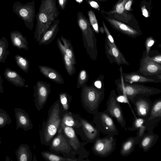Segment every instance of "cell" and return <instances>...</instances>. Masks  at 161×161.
Instances as JSON below:
<instances>
[{"mask_svg":"<svg viewBox=\"0 0 161 161\" xmlns=\"http://www.w3.org/2000/svg\"><path fill=\"white\" fill-rule=\"evenodd\" d=\"M60 12L56 0H41L36 15L34 37L39 42L45 32L57 19Z\"/></svg>","mask_w":161,"mask_h":161,"instance_id":"1","label":"cell"},{"mask_svg":"<svg viewBox=\"0 0 161 161\" xmlns=\"http://www.w3.org/2000/svg\"><path fill=\"white\" fill-rule=\"evenodd\" d=\"M62 108L59 99L56 100L50 106L48 111V116L45 122L42 123L40 131L41 143L49 146L51 141L56 136L61 126Z\"/></svg>","mask_w":161,"mask_h":161,"instance_id":"2","label":"cell"},{"mask_svg":"<svg viewBox=\"0 0 161 161\" xmlns=\"http://www.w3.org/2000/svg\"><path fill=\"white\" fill-rule=\"evenodd\" d=\"M119 70L120 77L115 81L116 89L119 95L126 96L129 101L138 95L148 97L161 92V90L159 89L146 86L141 84H129L124 82L122 74V68L121 66H120Z\"/></svg>","mask_w":161,"mask_h":161,"instance_id":"3","label":"cell"},{"mask_svg":"<svg viewBox=\"0 0 161 161\" xmlns=\"http://www.w3.org/2000/svg\"><path fill=\"white\" fill-rule=\"evenodd\" d=\"M77 15V23L82 32L84 47L90 59L95 61L97 58L98 51L94 31L82 12L79 11Z\"/></svg>","mask_w":161,"mask_h":161,"instance_id":"4","label":"cell"},{"mask_svg":"<svg viewBox=\"0 0 161 161\" xmlns=\"http://www.w3.org/2000/svg\"><path fill=\"white\" fill-rule=\"evenodd\" d=\"M81 87L80 97L82 107L88 113L94 115L98 112L100 105L104 97V92L86 84Z\"/></svg>","mask_w":161,"mask_h":161,"instance_id":"5","label":"cell"},{"mask_svg":"<svg viewBox=\"0 0 161 161\" xmlns=\"http://www.w3.org/2000/svg\"><path fill=\"white\" fill-rule=\"evenodd\" d=\"M13 11L24 21L26 27L32 30L36 16L35 2L23 4L19 1L14 2L13 5Z\"/></svg>","mask_w":161,"mask_h":161,"instance_id":"6","label":"cell"},{"mask_svg":"<svg viewBox=\"0 0 161 161\" xmlns=\"http://www.w3.org/2000/svg\"><path fill=\"white\" fill-rule=\"evenodd\" d=\"M50 152L62 154L64 156L77 158L70 146L68 139L63 134L61 126L49 146Z\"/></svg>","mask_w":161,"mask_h":161,"instance_id":"7","label":"cell"},{"mask_svg":"<svg viewBox=\"0 0 161 161\" xmlns=\"http://www.w3.org/2000/svg\"><path fill=\"white\" fill-rule=\"evenodd\" d=\"M61 128L63 134L68 139L75 155H78V157L80 158H87L89 156V153L85 148V146L88 143L87 142H81L80 141L73 128L65 125L62 123Z\"/></svg>","mask_w":161,"mask_h":161,"instance_id":"8","label":"cell"},{"mask_svg":"<svg viewBox=\"0 0 161 161\" xmlns=\"http://www.w3.org/2000/svg\"><path fill=\"white\" fill-rule=\"evenodd\" d=\"M93 122L102 133L108 136H118V130L113 120L105 110L93 115Z\"/></svg>","mask_w":161,"mask_h":161,"instance_id":"9","label":"cell"},{"mask_svg":"<svg viewBox=\"0 0 161 161\" xmlns=\"http://www.w3.org/2000/svg\"><path fill=\"white\" fill-rule=\"evenodd\" d=\"M92 150L95 155L102 157H108L115 149L116 141L114 136L97 138L93 143Z\"/></svg>","mask_w":161,"mask_h":161,"instance_id":"10","label":"cell"},{"mask_svg":"<svg viewBox=\"0 0 161 161\" xmlns=\"http://www.w3.org/2000/svg\"><path fill=\"white\" fill-rule=\"evenodd\" d=\"M116 96L115 91L112 90L107 101V108L105 111L112 118L116 119L121 127L124 128L126 121L120 103L116 100Z\"/></svg>","mask_w":161,"mask_h":161,"instance_id":"11","label":"cell"},{"mask_svg":"<svg viewBox=\"0 0 161 161\" xmlns=\"http://www.w3.org/2000/svg\"><path fill=\"white\" fill-rule=\"evenodd\" d=\"M51 85L42 80L37 81L34 86V101L37 110L40 111L46 103L51 92Z\"/></svg>","mask_w":161,"mask_h":161,"instance_id":"12","label":"cell"},{"mask_svg":"<svg viewBox=\"0 0 161 161\" xmlns=\"http://www.w3.org/2000/svg\"><path fill=\"white\" fill-rule=\"evenodd\" d=\"M140 67L136 72L146 76H152L161 74V64L153 61L146 54L143 53L140 60Z\"/></svg>","mask_w":161,"mask_h":161,"instance_id":"13","label":"cell"},{"mask_svg":"<svg viewBox=\"0 0 161 161\" xmlns=\"http://www.w3.org/2000/svg\"><path fill=\"white\" fill-rule=\"evenodd\" d=\"M80 120L81 124V126L80 127L81 129H77V130L80 131L76 130L78 131V134L80 135L82 140L88 143H93L99 137V130L88 120L81 117Z\"/></svg>","mask_w":161,"mask_h":161,"instance_id":"14","label":"cell"},{"mask_svg":"<svg viewBox=\"0 0 161 161\" xmlns=\"http://www.w3.org/2000/svg\"><path fill=\"white\" fill-rule=\"evenodd\" d=\"M129 101L134 105V109L138 117L146 120L148 116L152 104L148 97L138 95Z\"/></svg>","mask_w":161,"mask_h":161,"instance_id":"15","label":"cell"},{"mask_svg":"<svg viewBox=\"0 0 161 161\" xmlns=\"http://www.w3.org/2000/svg\"><path fill=\"white\" fill-rule=\"evenodd\" d=\"M124 82L129 84L144 83H160L161 74L152 76H146L134 71L130 73L122 72Z\"/></svg>","mask_w":161,"mask_h":161,"instance_id":"16","label":"cell"},{"mask_svg":"<svg viewBox=\"0 0 161 161\" xmlns=\"http://www.w3.org/2000/svg\"><path fill=\"white\" fill-rule=\"evenodd\" d=\"M105 49L106 57L111 64L115 63L119 66L129 65L116 45L112 44L107 37L105 39Z\"/></svg>","mask_w":161,"mask_h":161,"instance_id":"17","label":"cell"},{"mask_svg":"<svg viewBox=\"0 0 161 161\" xmlns=\"http://www.w3.org/2000/svg\"><path fill=\"white\" fill-rule=\"evenodd\" d=\"M161 120V99L155 100L152 103L148 116L143 124L149 129H153Z\"/></svg>","mask_w":161,"mask_h":161,"instance_id":"18","label":"cell"},{"mask_svg":"<svg viewBox=\"0 0 161 161\" xmlns=\"http://www.w3.org/2000/svg\"><path fill=\"white\" fill-rule=\"evenodd\" d=\"M16 120V129L21 128L27 131L33 128V125L27 113L20 108L14 109Z\"/></svg>","mask_w":161,"mask_h":161,"instance_id":"19","label":"cell"},{"mask_svg":"<svg viewBox=\"0 0 161 161\" xmlns=\"http://www.w3.org/2000/svg\"><path fill=\"white\" fill-rule=\"evenodd\" d=\"M105 19L113 28L129 37L136 38L142 34L131 27L114 19L107 17Z\"/></svg>","mask_w":161,"mask_h":161,"instance_id":"20","label":"cell"},{"mask_svg":"<svg viewBox=\"0 0 161 161\" xmlns=\"http://www.w3.org/2000/svg\"><path fill=\"white\" fill-rule=\"evenodd\" d=\"M153 130L152 129L148 130V132L144 134L138 144L139 147L144 152L148 151L151 148L158 139V136L154 133Z\"/></svg>","mask_w":161,"mask_h":161,"instance_id":"21","label":"cell"},{"mask_svg":"<svg viewBox=\"0 0 161 161\" xmlns=\"http://www.w3.org/2000/svg\"><path fill=\"white\" fill-rule=\"evenodd\" d=\"M3 75L8 81L17 87H28L25 85V80L16 71L6 68Z\"/></svg>","mask_w":161,"mask_h":161,"instance_id":"22","label":"cell"},{"mask_svg":"<svg viewBox=\"0 0 161 161\" xmlns=\"http://www.w3.org/2000/svg\"><path fill=\"white\" fill-rule=\"evenodd\" d=\"M60 20L57 19L51 27L45 32L39 42V45H47L54 40L59 31Z\"/></svg>","mask_w":161,"mask_h":161,"instance_id":"23","label":"cell"},{"mask_svg":"<svg viewBox=\"0 0 161 161\" xmlns=\"http://www.w3.org/2000/svg\"><path fill=\"white\" fill-rule=\"evenodd\" d=\"M41 73L45 77L55 82L63 84L64 83V79L60 74L55 69L44 65L38 66Z\"/></svg>","mask_w":161,"mask_h":161,"instance_id":"24","label":"cell"},{"mask_svg":"<svg viewBox=\"0 0 161 161\" xmlns=\"http://www.w3.org/2000/svg\"><path fill=\"white\" fill-rule=\"evenodd\" d=\"M80 117L69 111L64 112L62 116V123L74 129L78 128L81 125Z\"/></svg>","mask_w":161,"mask_h":161,"instance_id":"25","label":"cell"},{"mask_svg":"<svg viewBox=\"0 0 161 161\" xmlns=\"http://www.w3.org/2000/svg\"><path fill=\"white\" fill-rule=\"evenodd\" d=\"M10 38L12 45L19 49L28 50V42L25 37L19 31H12Z\"/></svg>","mask_w":161,"mask_h":161,"instance_id":"26","label":"cell"},{"mask_svg":"<svg viewBox=\"0 0 161 161\" xmlns=\"http://www.w3.org/2000/svg\"><path fill=\"white\" fill-rule=\"evenodd\" d=\"M57 42L61 53L66 70L70 76H72L76 72L75 67L66 54L64 46L59 38L57 39Z\"/></svg>","mask_w":161,"mask_h":161,"instance_id":"27","label":"cell"},{"mask_svg":"<svg viewBox=\"0 0 161 161\" xmlns=\"http://www.w3.org/2000/svg\"><path fill=\"white\" fill-rule=\"evenodd\" d=\"M136 136L128 138L122 143L120 151V154L123 157L130 154L134 150L135 146L139 143Z\"/></svg>","mask_w":161,"mask_h":161,"instance_id":"28","label":"cell"},{"mask_svg":"<svg viewBox=\"0 0 161 161\" xmlns=\"http://www.w3.org/2000/svg\"><path fill=\"white\" fill-rule=\"evenodd\" d=\"M41 154L44 159L48 161H89L90 160L84 159L79 158H72L61 156L58 154L47 151H43Z\"/></svg>","mask_w":161,"mask_h":161,"instance_id":"29","label":"cell"},{"mask_svg":"<svg viewBox=\"0 0 161 161\" xmlns=\"http://www.w3.org/2000/svg\"><path fill=\"white\" fill-rule=\"evenodd\" d=\"M17 161H31L32 153L29 146L26 144H21L15 151Z\"/></svg>","mask_w":161,"mask_h":161,"instance_id":"30","label":"cell"},{"mask_svg":"<svg viewBox=\"0 0 161 161\" xmlns=\"http://www.w3.org/2000/svg\"><path fill=\"white\" fill-rule=\"evenodd\" d=\"M60 38L64 43L66 54L69 58L73 64H76V58L71 43L68 39L62 36H60Z\"/></svg>","mask_w":161,"mask_h":161,"instance_id":"31","label":"cell"},{"mask_svg":"<svg viewBox=\"0 0 161 161\" xmlns=\"http://www.w3.org/2000/svg\"><path fill=\"white\" fill-rule=\"evenodd\" d=\"M8 43L7 38L3 36L0 39V62L5 63V60L9 55Z\"/></svg>","mask_w":161,"mask_h":161,"instance_id":"32","label":"cell"},{"mask_svg":"<svg viewBox=\"0 0 161 161\" xmlns=\"http://www.w3.org/2000/svg\"><path fill=\"white\" fill-rule=\"evenodd\" d=\"M72 96L66 92H61L59 94V100L64 111H69Z\"/></svg>","mask_w":161,"mask_h":161,"instance_id":"33","label":"cell"},{"mask_svg":"<svg viewBox=\"0 0 161 161\" xmlns=\"http://www.w3.org/2000/svg\"><path fill=\"white\" fill-rule=\"evenodd\" d=\"M14 58L17 65L25 72L27 73L29 68V62L25 57L16 55Z\"/></svg>","mask_w":161,"mask_h":161,"instance_id":"34","label":"cell"},{"mask_svg":"<svg viewBox=\"0 0 161 161\" xmlns=\"http://www.w3.org/2000/svg\"><path fill=\"white\" fill-rule=\"evenodd\" d=\"M127 0H119L114 5L113 9L108 12V14L114 13H118L123 14L125 10V5Z\"/></svg>","mask_w":161,"mask_h":161,"instance_id":"35","label":"cell"},{"mask_svg":"<svg viewBox=\"0 0 161 161\" xmlns=\"http://www.w3.org/2000/svg\"><path fill=\"white\" fill-rule=\"evenodd\" d=\"M89 76L86 71L85 69H81L79 73L77 83V88L81 87L84 84H86L88 80Z\"/></svg>","mask_w":161,"mask_h":161,"instance_id":"36","label":"cell"},{"mask_svg":"<svg viewBox=\"0 0 161 161\" xmlns=\"http://www.w3.org/2000/svg\"><path fill=\"white\" fill-rule=\"evenodd\" d=\"M11 123V118L7 112L0 108V128H3Z\"/></svg>","mask_w":161,"mask_h":161,"instance_id":"37","label":"cell"},{"mask_svg":"<svg viewBox=\"0 0 161 161\" xmlns=\"http://www.w3.org/2000/svg\"><path fill=\"white\" fill-rule=\"evenodd\" d=\"M87 14L89 23L92 28L96 33L98 34L99 31L98 22L94 11L92 10H88Z\"/></svg>","mask_w":161,"mask_h":161,"instance_id":"38","label":"cell"},{"mask_svg":"<svg viewBox=\"0 0 161 161\" xmlns=\"http://www.w3.org/2000/svg\"><path fill=\"white\" fill-rule=\"evenodd\" d=\"M145 121V119L143 118L137 117L135 118L130 127L124 128L127 130H138L140 127L143 125Z\"/></svg>","mask_w":161,"mask_h":161,"instance_id":"39","label":"cell"},{"mask_svg":"<svg viewBox=\"0 0 161 161\" xmlns=\"http://www.w3.org/2000/svg\"><path fill=\"white\" fill-rule=\"evenodd\" d=\"M104 78L103 75H100L99 77L93 81L92 85L97 89L104 92Z\"/></svg>","mask_w":161,"mask_h":161,"instance_id":"40","label":"cell"},{"mask_svg":"<svg viewBox=\"0 0 161 161\" xmlns=\"http://www.w3.org/2000/svg\"><path fill=\"white\" fill-rule=\"evenodd\" d=\"M155 42V40L152 36H149L146 38L145 43L146 49L145 51L146 54L148 55L151 47Z\"/></svg>","mask_w":161,"mask_h":161,"instance_id":"41","label":"cell"},{"mask_svg":"<svg viewBox=\"0 0 161 161\" xmlns=\"http://www.w3.org/2000/svg\"><path fill=\"white\" fill-rule=\"evenodd\" d=\"M151 129H153L152 128L149 129L147 127L143 124L137 130V132L136 133V136L139 141L140 139L145 133V131L146 130H148Z\"/></svg>","mask_w":161,"mask_h":161,"instance_id":"42","label":"cell"},{"mask_svg":"<svg viewBox=\"0 0 161 161\" xmlns=\"http://www.w3.org/2000/svg\"><path fill=\"white\" fill-rule=\"evenodd\" d=\"M102 22L103 27L104 29L105 32L106 33V34L107 38L112 44L114 46H116V45L114 42V38L110 33L108 29L107 28L105 23L103 21H102Z\"/></svg>","mask_w":161,"mask_h":161,"instance_id":"43","label":"cell"},{"mask_svg":"<svg viewBox=\"0 0 161 161\" xmlns=\"http://www.w3.org/2000/svg\"><path fill=\"white\" fill-rule=\"evenodd\" d=\"M116 99L117 101L119 103H127L130 105L128 99L124 95H119L118 96H117Z\"/></svg>","mask_w":161,"mask_h":161,"instance_id":"44","label":"cell"},{"mask_svg":"<svg viewBox=\"0 0 161 161\" xmlns=\"http://www.w3.org/2000/svg\"><path fill=\"white\" fill-rule=\"evenodd\" d=\"M149 57L154 62L161 64V54L159 52L156 54Z\"/></svg>","mask_w":161,"mask_h":161,"instance_id":"45","label":"cell"},{"mask_svg":"<svg viewBox=\"0 0 161 161\" xmlns=\"http://www.w3.org/2000/svg\"><path fill=\"white\" fill-rule=\"evenodd\" d=\"M68 0H58V6L62 10L65 9Z\"/></svg>","mask_w":161,"mask_h":161,"instance_id":"46","label":"cell"},{"mask_svg":"<svg viewBox=\"0 0 161 161\" xmlns=\"http://www.w3.org/2000/svg\"><path fill=\"white\" fill-rule=\"evenodd\" d=\"M91 7L95 8L98 9L99 6L98 3L94 0H85Z\"/></svg>","mask_w":161,"mask_h":161,"instance_id":"47","label":"cell"},{"mask_svg":"<svg viewBox=\"0 0 161 161\" xmlns=\"http://www.w3.org/2000/svg\"><path fill=\"white\" fill-rule=\"evenodd\" d=\"M134 0H127L125 5V10H130L131 6Z\"/></svg>","mask_w":161,"mask_h":161,"instance_id":"48","label":"cell"},{"mask_svg":"<svg viewBox=\"0 0 161 161\" xmlns=\"http://www.w3.org/2000/svg\"><path fill=\"white\" fill-rule=\"evenodd\" d=\"M141 9L143 15L146 17H148L149 16L148 12L145 7L143 6Z\"/></svg>","mask_w":161,"mask_h":161,"instance_id":"49","label":"cell"},{"mask_svg":"<svg viewBox=\"0 0 161 161\" xmlns=\"http://www.w3.org/2000/svg\"><path fill=\"white\" fill-rule=\"evenodd\" d=\"M3 83V80L0 74V93H3V89L2 85Z\"/></svg>","mask_w":161,"mask_h":161,"instance_id":"50","label":"cell"},{"mask_svg":"<svg viewBox=\"0 0 161 161\" xmlns=\"http://www.w3.org/2000/svg\"><path fill=\"white\" fill-rule=\"evenodd\" d=\"M99 31L102 34H104L105 33V31L103 27H100L99 29Z\"/></svg>","mask_w":161,"mask_h":161,"instance_id":"51","label":"cell"},{"mask_svg":"<svg viewBox=\"0 0 161 161\" xmlns=\"http://www.w3.org/2000/svg\"><path fill=\"white\" fill-rule=\"evenodd\" d=\"M94 0L97 1H100V2H105V1H107V0Z\"/></svg>","mask_w":161,"mask_h":161,"instance_id":"52","label":"cell"},{"mask_svg":"<svg viewBox=\"0 0 161 161\" xmlns=\"http://www.w3.org/2000/svg\"><path fill=\"white\" fill-rule=\"evenodd\" d=\"M1 142H1V138L0 137V145L1 144Z\"/></svg>","mask_w":161,"mask_h":161,"instance_id":"53","label":"cell"},{"mask_svg":"<svg viewBox=\"0 0 161 161\" xmlns=\"http://www.w3.org/2000/svg\"><path fill=\"white\" fill-rule=\"evenodd\" d=\"M0 27H1V26H0Z\"/></svg>","mask_w":161,"mask_h":161,"instance_id":"54","label":"cell"}]
</instances>
